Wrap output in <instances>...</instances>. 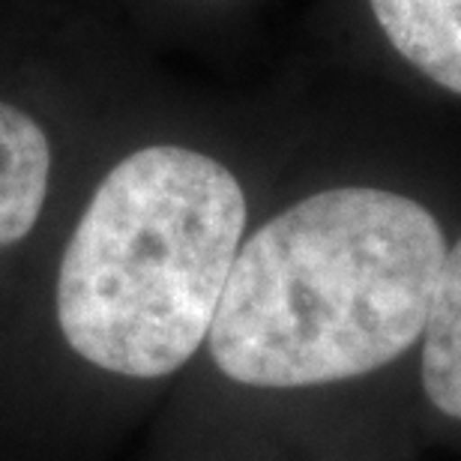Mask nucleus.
Segmentation results:
<instances>
[{"label":"nucleus","mask_w":461,"mask_h":461,"mask_svg":"<svg viewBox=\"0 0 461 461\" xmlns=\"http://www.w3.org/2000/svg\"><path fill=\"white\" fill-rule=\"evenodd\" d=\"M243 228L246 195L222 162L174 144L126 156L63 252V339L123 377L177 372L207 342Z\"/></svg>","instance_id":"f03ea898"},{"label":"nucleus","mask_w":461,"mask_h":461,"mask_svg":"<svg viewBox=\"0 0 461 461\" xmlns=\"http://www.w3.org/2000/svg\"><path fill=\"white\" fill-rule=\"evenodd\" d=\"M51 147L33 117L0 103V249L24 240L49 192Z\"/></svg>","instance_id":"7ed1b4c3"},{"label":"nucleus","mask_w":461,"mask_h":461,"mask_svg":"<svg viewBox=\"0 0 461 461\" xmlns=\"http://www.w3.org/2000/svg\"><path fill=\"white\" fill-rule=\"evenodd\" d=\"M420 339L429 402L461 420V240L444 255Z\"/></svg>","instance_id":"39448f33"},{"label":"nucleus","mask_w":461,"mask_h":461,"mask_svg":"<svg viewBox=\"0 0 461 461\" xmlns=\"http://www.w3.org/2000/svg\"><path fill=\"white\" fill-rule=\"evenodd\" d=\"M447 240L413 198L327 189L240 246L213 327L219 372L246 386H318L393 363L422 336Z\"/></svg>","instance_id":"f257e3e1"},{"label":"nucleus","mask_w":461,"mask_h":461,"mask_svg":"<svg viewBox=\"0 0 461 461\" xmlns=\"http://www.w3.org/2000/svg\"><path fill=\"white\" fill-rule=\"evenodd\" d=\"M393 49L461 94V0H368Z\"/></svg>","instance_id":"20e7f679"}]
</instances>
